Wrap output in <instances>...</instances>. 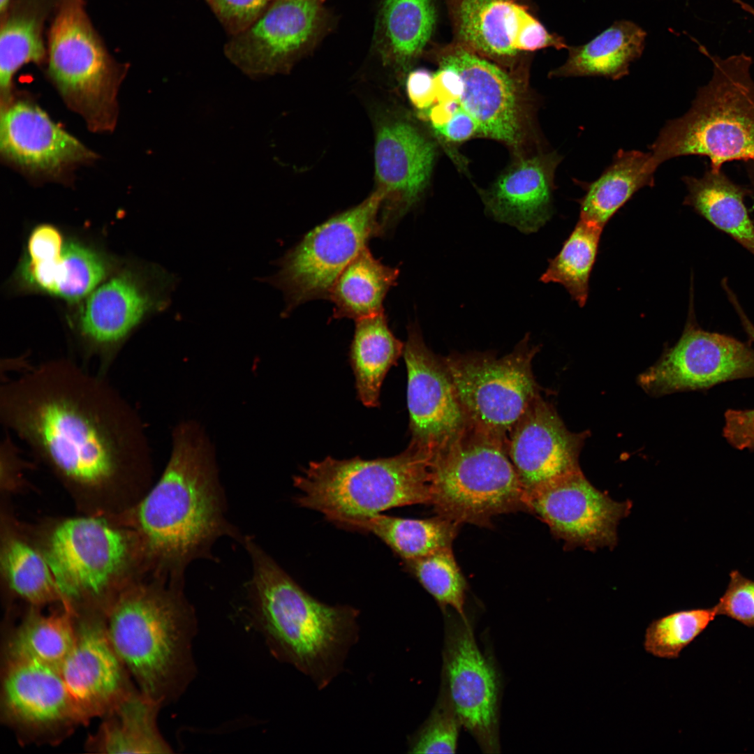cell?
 Wrapping results in <instances>:
<instances>
[{
    "instance_id": "6da1fadb",
    "label": "cell",
    "mask_w": 754,
    "mask_h": 754,
    "mask_svg": "<svg viewBox=\"0 0 754 754\" xmlns=\"http://www.w3.org/2000/svg\"><path fill=\"white\" fill-rule=\"evenodd\" d=\"M0 387V419L84 514L116 516L149 490L143 423L105 376L67 358L22 364Z\"/></svg>"
},
{
    "instance_id": "7a4b0ae2",
    "label": "cell",
    "mask_w": 754,
    "mask_h": 754,
    "mask_svg": "<svg viewBox=\"0 0 754 754\" xmlns=\"http://www.w3.org/2000/svg\"><path fill=\"white\" fill-rule=\"evenodd\" d=\"M117 517L140 537L151 575L173 585L182 586L186 566L207 556L219 538L236 536L225 517L213 448L199 424L177 426L161 478Z\"/></svg>"
},
{
    "instance_id": "3957f363",
    "label": "cell",
    "mask_w": 754,
    "mask_h": 754,
    "mask_svg": "<svg viewBox=\"0 0 754 754\" xmlns=\"http://www.w3.org/2000/svg\"><path fill=\"white\" fill-rule=\"evenodd\" d=\"M252 618L270 651L325 688L341 670L358 636L356 609L332 606L298 585L250 538Z\"/></svg>"
},
{
    "instance_id": "277c9868",
    "label": "cell",
    "mask_w": 754,
    "mask_h": 754,
    "mask_svg": "<svg viewBox=\"0 0 754 754\" xmlns=\"http://www.w3.org/2000/svg\"><path fill=\"white\" fill-rule=\"evenodd\" d=\"M110 640L139 690L161 707L179 698L195 676L193 609L182 586L135 581L105 612Z\"/></svg>"
},
{
    "instance_id": "5b68a950",
    "label": "cell",
    "mask_w": 754,
    "mask_h": 754,
    "mask_svg": "<svg viewBox=\"0 0 754 754\" xmlns=\"http://www.w3.org/2000/svg\"><path fill=\"white\" fill-rule=\"evenodd\" d=\"M36 544L64 602L76 611L105 614L122 590L149 573L138 533L114 517L84 514L59 520Z\"/></svg>"
},
{
    "instance_id": "8992f818",
    "label": "cell",
    "mask_w": 754,
    "mask_h": 754,
    "mask_svg": "<svg viewBox=\"0 0 754 754\" xmlns=\"http://www.w3.org/2000/svg\"><path fill=\"white\" fill-rule=\"evenodd\" d=\"M711 61L712 75L700 87L689 110L668 121L649 147L658 168L679 156L697 155L720 171L732 161H754V79L753 58L745 52L721 57L700 44Z\"/></svg>"
},
{
    "instance_id": "52a82bcc",
    "label": "cell",
    "mask_w": 754,
    "mask_h": 754,
    "mask_svg": "<svg viewBox=\"0 0 754 754\" xmlns=\"http://www.w3.org/2000/svg\"><path fill=\"white\" fill-rule=\"evenodd\" d=\"M430 458L409 444L390 457L311 461L293 478L295 502L341 526L394 508L430 504Z\"/></svg>"
},
{
    "instance_id": "ba28073f",
    "label": "cell",
    "mask_w": 754,
    "mask_h": 754,
    "mask_svg": "<svg viewBox=\"0 0 754 754\" xmlns=\"http://www.w3.org/2000/svg\"><path fill=\"white\" fill-rule=\"evenodd\" d=\"M429 471L430 504L459 525L488 526L498 515L527 510L507 440L469 424L431 456Z\"/></svg>"
},
{
    "instance_id": "9c48e42d",
    "label": "cell",
    "mask_w": 754,
    "mask_h": 754,
    "mask_svg": "<svg viewBox=\"0 0 754 754\" xmlns=\"http://www.w3.org/2000/svg\"><path fill=\"white\" fill-rule=\"evenodd\" d=\"M48 47V73L67 105L91 130L112 131L122 75L91 27L82 0L61 1Z\"/></svg>"
},
{
    "instance_id": "30bf717a",
    "label": "cell",
    "mask_w": 754,
    "mask_h": 754,
    "mask_svg": "<svg viewBox=\"0 0 754 754\" xmlns=\"http://www.w3.org/2000/svg\"><path fill=\"white\" fill-rule=\"evenodd\" d=\"M381 199L374 191L357 206L311 230L276 263L279 271L263 281L283 293V313L306 302L328 297L343 270L367 247L370 238L381 233Z\"/></svg>"
},
{
    "instance_id": "8fae6325",
    "label": "cell",
    "mask_w": 754,
    "mask_h": 754,
    "mask_svg": "<svg viewBox=\"0 0 754 754\" xmlns=\"http://www.w3.org/2000/svg\"><path fill=\"white\" fill-rule=\"evenodd\" d=\"M538 347L526 334L505 356L490 352L443 357L468 424L507 440L514 425L540 394L532 371Z\"/></svg>"
},
{
    "instance_id": "7c38bea8",
    "label": "cell",
    "mask_w": 754,
    "mask_h": 754,
    "mask_svg": "<svg viewBox=\"0 0 754 754\" xmlns=\"http://www.w3.org/2000/svg\"><path fill=\"white\" fill-rule=\"evenodd\" d=\"M178 283L165 272L151 283L121 274L98 286L87 297L75 331L82 359L94 361L105 376L126 339L150 313L163 310Z\"/></svg>"
},
{
    "instance_id": "4fadbf2b",
    "label": "cell",
    "mask_w": 754,
    "mask_h": 754,
    "mask_svg": "<svg viewBox=\"0 0 754 754\" xmlns=\"http://www.w3.org/2000/svg\"><path fill=\"white\" fill-rule=\"evenodd\" d=\"M1 715L24 742L57 744L83 724L59 669L3 657Z\"/></svg>"
},
{
    "instance_id": "5bb4252c",
    "label": "cell",
    "mask_w": 754,
    "mask_h": 754,
    "mask_svg": "<svg viewBox=\"0 0 754 754\" xmlns=\"http://www.w3.org/2000/svg\"><path fill=\"white\" fill-rule=\"evenodd\" d=\"M325 0H276L224 47L228 59L251 78L288 72L318 38Z\"/></svg>"
},
{
    "instance_id": "9a60e30c",
    "label": "cell",
    "mask_w": 754,
    "mask_h": 754,
    "mask_svg": "<svg viewBox=\"0 0 754 754\" xmlns=\"http://www.w3.org/2000/svg\"><path fill=\"white\" fill-rule=\"evenodd\" d=\"M443 687L461 725L486 753L499 752V681L479 649L469 621L449 616L445 626Z\"/></svg>"
},
{
    "instance_id": "2e32d148",
    "label": "cell",
    "mask_w": 754,
    "mask_h": 754,
    "mask_svg": "<svg viewBox=\"0 0 754 754\" xmlns=\"http://www.w3.org/2000/svg\"><path fill=\"white\" fill-rule=\"evenodd\" d=\"M754 377V349L733 337L700 328L689 319L678 342L640 376L646 391L662 394L704 390Z\"/></svg>"
},
{
    "instance_id": "e0dca14e",
    "label": "cell",
    "mask_w": 754,
    "mask_h": 754,
    "mask_svg": "<svg viewBox=\"0 0 754 754\" xmlns=\"http://www.w3.org/2000/svg\"><path fill=\"white\" fill-rule=\"evenodd\" d=\"M527 510L535 514L566 547H614L616 527L632 506L595 488L581 470L562 476L526 496Z\"/></svg>"
},
{
    "instance_id": "ac0fdd59",
    "label": "cell",
    "mask_w": 754,
    "mask_h": 754,
    "mask_svg": "<svg viewBox=\"0 0 754 754\" xmlns=\"http://www.w3.org/2000/svg\"><path fill=\"white\" fill-rule=\"evenodd\" d=\"M403 357L410 444L432 455L456 438L468 422L443 358L426 346L417 325L408 327Z\"/></svg>"
},
{
    "instance_id": "d6986e66",
    "label": "cell",
    "mask_w": 754,
    "mask_h": 754,
    "mask_svg": "<svg viewBox=\"0 0 754 754\" xmlns=\"http://www.w3.org/2000/svg\"><path fill=\"white\" fill-rule=\"evenodd\" d=\"M59 669L83 724L102 717L137 688L110 640L101 612H76L74 643Z\"/></svg>"
},
{
    "instance_id": "ffe728a7",
    "label": "cell",
    "mask_w": 754,
    "mask_h": 754,
    "mask_svg": "<svg viewBox=\"0 0 754 754\" xmlns=\"http://www.w3.org/2000/svg\"><path fill=\"white\" fill-rule=\"evenodd\" d=\"M435 150L410 121L396 112L378 115L375 126L376 191L381 196V233L420 200L429 179Z\"/></svg>"
},
{
    "instance_id": "44dd1931",
    "label": "cell",
    "mask_w": 754,
    "mask_h": 754,
    "mask_svg": "<svg viewBox=\"0 0 754 754\" xmlns=\"http://www.w3.org/2000/svg\"><path fill=\"white\" fill-rule=\"evenodd\" d=\"M438 56L440 65L454 68L462 78L464 89L457 101L478 124L479 134L514 148L520 147L524 140V116L514 79L459 43L448 46Z\"/></svg>"
},
{
    "instance_id": "7402d4cb",
    "label": "cell",
    "mask_w": 754,
    "mask_h": 754,
    "mask_svg": "<svg viewBox=\"0 0 754 754\" xmlns=\"http://www.w3.org/2000/svg\"><path fill=\"white\" fill-rule=\"evenodd\" d=\"M0 151L23 172L45 179L61 178L76 165L96 158L40 107L26 100L13 99L1 108Z\"/></svg>"
},
{
    "instance_id": "603a6c76",
    "label": "cell",
    "mask_w": 754,
    "mask_h": 754,
    "mask_svg": "<svg viewBox=\"0 0 754 754\" xmlns=\"http://www.w3.org/2000/svg\"><path fill=\"white\" fill-rule=\"evenodd\" d=\"M585 435L570 431L540 395L527 408L507 438L509 457L526 493L580 470Z\"/></svg>"
},
{
    "instance_id": "cb8c5ba5",
    "label": "cell",
    "mask_w": 754,
    "mask_h": 754,
    "mask_svg": "<svg viewBox=\"0 0 754 754\" xmlns=\"http://www.w3.org/2000/svg\"><path fill=\"white\" fill-rule=\"evenodd\" d=\"M561 158L551 152L513 164L482 194L487 212L524 233L537 231L552 214L554 175Z\"/></svg>"
},
{
    "instance_id": "d4e9b609",
    "label": "cell",
    "mask_w": 754,
    "mask_h": 754,
    "mask_svg": "<svg viewBox=\"0 0 754 754\" xmlns=\"http://www.w3.org/2000/svg\"><path fill=\"white\" fill-rule=\"evenodd\" d=\"M459 43L484 57L517 54L521 31L532 17L513 0H451Z\"/></svg>"
},
{
    "instance_id": "484cf974",
    "label": "cell",
    "mask_w": 754,
    "mask_h": 754,
    "mask_svg": "<svg viewBox=\"0 0 754 754\" xmlns=\"http://www.w3.org/2000/svg\"><path fill=\"white\" fill-rule=\"evenodd\" d=\"M161 706L137 688L102 718L87 748L101 753H168L172 751L157 726Z\"/></svg>"
},
{
    "instance_id": "4316f807",
    "label": "cell",
    "mask_w": 754,
    "mask_h": 754,
    "mask_svg": "<svg viewBox=\"0 0 754 754\" xmlns=\"http://www.w3.org/2000/svg\"><path fill=\"white\" fill-rule=\"evenodd\" d=\"M76 611L61 603L44 613L28 607L22 619L6 635L3 657L39 662L59 668L69 653L75 636Z\"/></svg>"
},
{
    "instance_id": "83f0119b",
    "label": "cell",
    "mask_w": 754,
    "mask_h": 754,
    "mask_svg": "<svg viewBox=\"0 0 754 754\" xmlns=\"http://www.w3.org/2000/svg\"><path fill=\"white\" fill-rule=\"evenodd\" d=\"M682 180L687 189L683 205L754 255V222L744 202L750 188L734 182L722 170L708 169L702 177L685 176Z\"/></svg>"
},
{
    "instance_id": "f1b7e54d",
    "label": "cell",
    "mask_w": 754,
    "mask_h": 754,
    "mask_svg": "<svg viewBox=\"0 0 754 754\" xmlns=\"http://www.w3.org/2000/svg\"><path fill=\"white\" fill-rule=\"evenodd\" d=\"M646 36V31L633 22L616 21L586 44L568 47L566 63L550 74L621 79L628 74L631 62L641 57Z\"/></svg>"
},
{
    "instance_id": "f546056e",
    "label": "cell",
    "mask_w": 754,
    "mask_h": 754,
    "mask_svg": "<svg viewBox=\"0 0 754 754\" xmlns=\"http://www.w3.org/2000/svg\"><path fill=\"white\" fill-rule=\"evenodd\" d=\"M108 268L104 259L80 242H66L57 256L40 261L26 260L21 274L32 287L68 302L87 297L102 283Z\"/></svg>"
},
{
    "instance_id": "4dcf8cb0",
    "label": "cell",
    "mask_w": 754,
    "mask_h": 754,
    "mask_svg": "<svg viewBox=\"0 0 754 754\" xmlns=\"http://www.w3.org/2000/svg\"><path fill=\"white\" fill-rule=\"evenodd\" d=\"M656 169L650 151L620 149L602 175L586 186L579 219L603 228L637 191L654 185Z\"/></svg>"
},
{
    "instance_id": "1f68e13d",
    "label": "cell",
    "mask_w": 754,
    "mask_h": 754,
    "mask_svg": "<svg viewBox=\"0 0 754 754\" xmlns=\"http://www.w3.org/2000/svg\"><path fill=\"white\" fill-rule=\"evenodd\" d=\"M436 22L432 0H383L376 45L385 64L404 68L429 41Z\"/></svg>"
},
{
    "instance_id": "d6a6232c",
    "label": "cell",
    "mask_w": 754,
    "mask_h": 754,
    "mask_svg": "<svg viewBox=\"0 0 754 754\" xmlns=\"http://www.w3.org/2000/svg\"><path fill=\"white\" fill-rule=\"evenodd\" d=\"M355 323L350 364L359 399L365 406L374 408L379 405L387 371L403 355L404 343L392 334L383 312Z\"/></svg>"
},
{
    "instance_id": "836d02e7",
    "label": "cell",
    "mask_w": 754,
    "mask_h": 754,
    "mask_svg": "<svg viewBox=\"0 0 754 754\" xmlns=\"http://www.w3.org/2000/svg\"><path fill=\"white\" fill-rule=\"evenodd\" d=\"M1 569L9 592L28 607L65 603L38 545L11 530L2 537Z\"/></svg>"
},
{
    "instance_id": "e575fe53",
    "label": "cell",
    "mask_w": 754,
    "mask_h": 754,
    "mask_svg": "<svg viewBox=\"0 0 754 754\" xmlns=\"http://www.w3.org/2000/svg\"><path fill=\"white\" fill-rule=\"evenodd\" d=\"M397 268L383 265L365 247L334 283L328 298L334 304V317L355 320L383 312V302L396 284Z\"/></svg>"
},
{
    "instance_id": "d590c367",
    "label": "cell",
    "mask_w": 754,
    "mask_h": 754,
    "mask_svg": "<svg viewBox=\"0 0 754 754\" xmlns=\"http://www.w3.org/2000/svg\"><path fill=\"white\" fill-rule=\"evenodd\" d=\"M46 10L39 0H20L5 13L0 31L1 108L13 99V79L24 64L40 63L45 56L42 27Z\"/></svg>"
},
{
    "instance_id": "8d00e7d4",
    "label": "cell",
    "mask_w": 754,
    "mask_h": 754,
    "mask_svg": "<svg viewBox=\"0 0 754 754\" xmlns=\"http://www.w3.org/2000/svg\"><path fill=\"white\" fill-rule=\"evenodd\" d=\"M459 525L439 515L430 519H415L380 513L349 521L343 526L375 535L403 561H406L452 547Z\"/></svg>"
},
{
    "instance_id": "74e56055",
    "label": "cell",
    "mask_w": 754,
    "mask_h": 754,
    "mask_svg": "<svg viewBox=\"0 0 754 754\" xmlns=\"http://www.w3.org/2000/svg\"><path fill=\"white\" fill-rule=\"evenodd\" d=\"M602 231L603 228L579 219L540 281L562 285L579 306H584Z\"/></svg>"
},
{
    "instance_id": "f35d334b",
    "label": "cell",
    "mask_w": 754,
    "mask_h": 754,
    "mask_svg": "<svg viewBox=\"0 0 754 754\" xmlns=\"http://www.w3.org/2000/svg\"><path fill=\"white\" fill-rule=\"evenodd\" d=\"M404 562L441 607H451L461 617L467 619L464 607L466 584L452 547Z\"/></svg>"
},
{
    "instance_id": "ab89813d",
    "label": "cell",
    "mask_w": 754,
    "mask_h": 754,
    "mask_svg": "<svg viewBox=\"0 0 754 754\" xmlns=\"http://www.w3.org/2000/svg\"><path fill=\"white\" fill-rule=\"evenodd\" d=\"M714 607L681 610L653 620L646 629L644 649L664 659H676L716 616Z\"/></svg>"
},
{
    "instance_id": "60d3db41",
    "label": "cell",
    "mask_w": 754,
    "mask_h": 754,
    "mask_svg": "<svg viewBox=\"0 0 754 754\" xmlns=\"http://www.w3.org/2000/svg\"><path fill=\"white\" fill-rule=\"evenodd\" d=\"M461 723L445 690L441 687L429 716L409 739L410 753H454Z\"/></svg>"
},
{
    "instance_id": "b9f144b4",
    "label": "cell",
    "mask_w": 754,
    "mask_h": 754,
    "mask_svg": "<svg viewBox=\"0 0 754 754\" xmlns=\"http://www.w3.org/2000/svg\"><path fill=\"white\" fill-rule=\"evenodd\" d=\"M723 595L713 607L716 615L731 618L747 627H754V581L739 570L730 573Z\"/></svg>"
},
{
    "instance_id": "7bdbcfd3",
    "label": "cell",
    "mask_w": 754,
    "mask_h": 754,
    "mask_svg": "<svg viewBox=\"0 0 754 754\" xmlns=\"http://www.w3.org/2000/svg\"><path fill=\"white\" fill-rule=\"evenodd\" d=\"M230 34L245 29L276 0H205Z\"/></svg>"
},
{
    "instance_id": "ee69618b",
    "label": "cell",
    "mask_w": 754,
    "mask_h": 754,
    "mask_svg": "<svg viewBox=\"0 0 754 754\" xmlns=\"http://www.w3.org/2000/svg\"><path fill=\"white\" fill-rule=\"evenodd\" d=\"M723 436L738 450H754V409L728 410L725 413Z\"/></svg>"
},
{
    "instance_id": "f6af8a7d",
    "label": "cell",
    "mask_w": 754,
    "mask_h": 754,
    "mask_svg": "<svg viewBox=\"0 0 754 754\" xmlns=\"http://www.w3.org/2000/svg\"><path fill=\"white\" fill-rule=\"evenodd\" d=\"M65 243L61 232L54 226L40 225L29 237L27 260L36 262L54 258L61 253Z\"/></svg>"
},
{
    "instance_id": "bcb514c9",
    "label": "cell",
    "mask_w": 754,
    "mask_h": 754,
    "mask_svg": "<svg viewBox=\"0 0 754 754\" xmlns=\"http://www.w3.org/2000/svg\"><path fill=\"white\" fill-rule=\"evenodd\" d=\"M406 89L411 102L420 110H428L436 102L434 74L425 69H417L409 73Z\"/></svg>"
},
{
    "instance_id": "7dc6e473",
    "label": "cell",
    "mask_w": 754,
    "mask_h": 754,
    "mask_svg": "<svg viewBox=\"0 0 754 754\" xmlns=\"http://www.w3.org/2000/svg\"><path fill=\"white\" fill-rule=\"evenodd\" d=\"M436 131L452 142L464 141L479 134L478 124L461 107L446 124L436 128Z\"/></svg>"
},
{
    "instance_id": "c3c4849f",
    "label": "cell",
    "mask_w": 754,
    "mask_h": 754,
    "mask_svg": "<svg viewBox=\"0 0 754 754\" xmlns=\"http://www.w3.org/2000/svg\"><path fill=\"white\" fill-rule=\"evenodd\" d=\"M440 66V69L434 74L436 102L447 100L457 101L464 89L462 78L454 68L446 65Z\"/></svg>"
},
{
    "instance_id": "681fc988",
    "label": "cell",
    "mask_w": 754,
    "mask_h": 754,
    "mask_svg": "<svg viewBox=\"0 0 754 754\" xmlns=\"http://www.w3.org/2000/svg\"><path fill=\"white\" fill-rule=\"evenodd\" d=\"M725 289L727 293V295L731 302L732 303L734 309H736L738 315L739 316L740 320L745 331L746 332L749 337L751 339V340L754 341V326L749 320V319H748L747 316L745 315L732 291L730 290L728 286L725 287Z\"/></svg>"
},
{
    "instance_id": "f907efd6",
    "label": "cell",
    "mask_w": 754,
    "mask_h": 754,
    "mask_svg": "<svg viewBox=\"0 0 754 754\" xmlns=\"http://www.w3.org/2000/svg\"><path fill=\"white\" fill-rule=\"evenodd\" d=\"M746 168L751 182V193H754V161L746 163Z\"/></svg>"
},
{
    "instance_id": "816d5d0a",
    "label": "cell",
    "mask_w": 754,
    "mask_h": 754,
    "mask_svg": "<svg viewBox=\"0 0 754 754\" xmlns=\"http://www.w3.org/2000/svg\"><path fill=\"white\" fill-rule=\"evenodd\" d=\"M10 0H0L1 14L5 13L10 6Z\"/></svg>"
}]
</instances>
